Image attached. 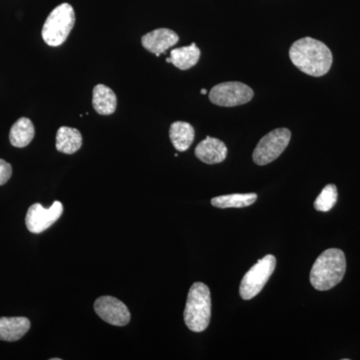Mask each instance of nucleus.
Returning a JSON list of instances; mask_svg holds the SVG:
<instances>
[{
  "label": "nucleus",
  "mask_w": 360,
  "mask_h": 360,
  "mask_svg": "<svg viewBox=\"0 0 360 360\" xmlns=\"http://www.w3.org/2000/svg\"><path fill=\"white\" fill-rule=\"evenodd\" d=\"M167 63H172V59L169 58H167Z\"/></svg>",
  "instance_id": "22"
},
{
  "label": "nucleus",
  "mask_w": 360,
  "mask_h": 360,
  "mask_svg": "<svg viewBox=\"0 0 360 360\" xmlns=\"http://www.w3.org/2000/svg\"><path fill=\"white\" fill-rule=\"evenodd\" d=\"M338 198V188L335 184H328L315 200L314 208L317 212H328L336 205Z\"/></svg>",
  "instance_id": "19"
},
{
  "label": "nucleus",
  "mask_w": 360,
  "mask_h": 360,
  "mask_svg": "<svg viewBox=\"0 0 360 360\" xmlns=\"http://www.w3.org/2000/svg\"><path fill=\"white\" fill-rule=\"evenodd\" d=\"M195 155L206 165H217L226 158L227 148L219 139L207 136L196 146Z\"/></svg>",
  "instance_id": "11"
},
{
  "label": "nucleus",
  "mask_w": 360,
  "mask_h": 360,
  "mask_svg": "<svg viewBox=\"0 0 360 360\" xmlns=\"http://www.w3.org/2000/svg\"><path fill=\"white\" fill-rule=\"evenodd\" d=\"M193 125L184 122H174L170 127L169 137L176 150L186 151L191 148L194 141Z\"/></svg>",
  "instance_id": "15"
},
{
  "label": "nucleus",
  "mask_w": 360,
  "mask_h": 360,
  "mask_svg": "<svg viewBox=\"0 0 360 360\" xmlns=\"http://www.w3.org/2000/svg\"><path fill=\"white\" fill-rule=\"evenodd\" d=\"M184 322L193 333H202L210 326L212 317V296L206 284L195 283L189 290Z\"/></svg>",
  "instance_id": "3"
},
{
  "label": "nucleus",
  "mask_w": 360,
  "mask_h": 360,
  "mask_svg": "<svg viewBox=\"0 0 360 360\" xmlns=\"http://www.w3.org/2000/svg\"><path fill=\"white\" fill-rule=\"evenodd\" d=\"M347 271L345 252L338 248L323 251L310 271V283L315 290L326 291L341 283Z\"/></svg>",
  "instance_id": "2"
},
{
  "label": "nucleus",
  "mask_w": 360,
  "mask_h": 360,
  "mask_svg": "<svg viewBox=\"0 0 360 360\" xmlns=\"http://www.w3.org/2000/svg\"><path fill=\"white\" fill-rule=\"evenodd\" d=\"M179 35L167 28H158L142 37L141 41L144 49L156 56L165 53L167 49L179 42Z\"/></svg>",
  "instance_id": "10"
},
{
  "label": "nucleus",
  "mask_w": 360,
  "mask_h": 360,
  "mask_svg": "<svg viewBox=\"0 0 360 360\" xmlns=\"http://www.w3.org/2000/svg\"><path fill=\"white\" fill-rule=\"evenodd\" d=\"M94 310L103 321L111 326H125L129 323L130 312L127 305L112 296H101L94 302Z\"/></svg>",
  "instance_id": "9"
},
{
  "label": "nucleus",
  "mask_w": 360,
  "mask_h": 360,
  "mask_svg": "<svg viewBox=\"0 0 360 360\" xmlns=\"http://www.w3.org/2000/svg\"><path fill=\"white\" fill-rule=\"evenodd\" d=\"M276 266V258L272 255H265L257 264L253 265L246 272L239 286L241 298L245 300H252L264 290L265 284L274 274Z\"/></svg>",
  "instance_id": "5"
},
{
  "label": "nucleus",
  "mask_w": 360,
  "mask_h": 360,
  "mask_svg": "<svg viewBox=\"0 0 360 360\" xmlns=\"http://www.w3.org/2000/svg\"><path fill=\"white\" fill-rule=\"evenodd\" d=\"M290 56L293 65L310 77H323L333 65L330 49L311 37H304L291 45Z\"/></svg>",
  "instance_id": "1"
},
{
  "label": "nucleus",
  "mask_w": 360,
  "mask_h": 360,
  "mask_svg": "<svg viewBox=\"0 0 360 360\" xmlns=\"http://www.w3.org/2000/svg\"><path fill=\"white\" fill-rule=\"evenodd\" d=\"M13 174V167L6 160H0V186L6 184Z\"/></svg>",
  "instance_id": "20"
},
{
  "label": "nucleus",
  "mask_w": 360,
  "mask_h": 360,
  "mask_svg": "<svg viewBox=\"0 0 360 360\" xmlns=\"http://www.w3.org/2000/svg\"><path fill=\"white\" fill-rule=\"evenodd\" d=\"M75 23L73 7L63 4L51 11L42 28V39L49 46H59L68 39Z\"/></svg>",
  "instance_id": "4"
},
{
  "label": "nucleus",
  "mask_w": 360,
  "mask_h": 360,
  "mask_svg": "<svg viewBox=\"0 0 360 360\" xmlns=\"http://www.w3.org/2000/svg\"><path fill=\"white\" fill-rule=\"evenodd\" d=\"M291 139L290 130L277 129L265 135L253 151V161L257 165H266L281 156Z\"/></svg>",
  "instance_id": "6"
},
{
  "label": "nucleus",
  "mask_w": 360,
  "mask_h": 360,
  "mask_svg": "<svg viewBox=\"0 0 360 360\" xmlns=\"http://www.w3.org/2000/svg\"><path fill=\"white\" fill-rule=\"evenodd\" d=\"M34 134L32 120L21 117L11 127L9 141L14 148H23L32 141Z\"/></svg>",
  "instance_id": "16"
},
{
  "label": "nucleus",
  "mask_w": 360,
  "mask_h": 360,
  "mask_svg": "<svg viewBox=\"0 0 360 360\" xmlns=\"http://www.w3.org/2000/svg\"><path fill=\"white\" fill-rule=\"evenodd\" d=\"M252 97L253 90L238 82H222L212 87L210 92V101L224 108H233L250 103Z\"/></svg>",
  "instance_id": "7"
},
{
  "label": "nucleus",
  "mask_w": 360,
  "mask_h": 360,
  "mask_svg": "<svg viewBox=\"0 0 360 360\" xmlns=\"http://www.w3.org/2000/svg\"><path fill=\"white\" fill-rule=\"evenodd\" d=\"M92 104L97 113L101 115H110L117 106V98L113 90L103 84H97L94 89Z\"/></svg>",
  "instance_id": "13"
},
{
  "label": "nucleus",
  "mask_w": 360,
  "mask_h": 360,
  "mask_svg": "<svg viewBox=\"0 0 360 360\" xmlns=\"http://www.w3.org/2000/svg\"><path fill=\"white\" fill-rule=\"evenodd\" d=\"M200 58V49L195 44L189 46L179 47L170 51V59L175 68L187 70L193 68Z\"/></svg>",
  "instance_id": "17"
},
{
  "label": "nucleus",
  "mask_w": 360,
  "mask_h": 360,
  "mask_svg": "<svg viewBox=\"0 0 360 360\" xmlns=\"http://www.w3.org/2000/svg\"><path fill=\"white\" fill-rule=\"evenodd\" d=\"M257 200V193H234L212 198V205L217 208H243L252 205Z\"/></svg>",
  "instance_id": "18"
},
{
  "label": "nucleus",
  "mask_w": 360,
  "mask_h": 360,
  "mask_svg": "<svg viewBox=\"0 0 360 360\" xmlns=\"http://www.w3.org/2000/svg\"><path fill=\"white\" fill-rule=\"evenodd\" d=\"M60 359H51V360H59Z\"/></svg>",
  "instance_id": "23"
},
{
  "label": "nucleus",
  "mask_w": 360,
  "mask_h": 360,
  "mask_svg": "<svg viewBox=\"0 0 360 360\" xmlns=\"http://www.w3.org/2000/svg\"><path fill=\"white\" fill-rule=\"evenodd\" d=\"M30 328V321L26 317H0V340H20Z\"/></svg>",
  "instance_id": "12"
},
{
  "label": "nucleus",
  "mask_w": 360,
  "mask_h": 360,
  "mask_svg": "<svg viewBox=\"0 0 360 360\" xmlns=\"http://www.w3.org/2000/svg\"><path fill=\"white\" fill-rule=\"evenodd\" d=\"M63 205L60 201H54L49 208H44L40 203H34L28 208L25 224L32 233L39 234L46 231L58 221L63 215Z\"/></svg>",
  "instance_id": "8"
},
{
  "label": "nucleus",
  "mask_w": 360,
  "mask_h": 360,
  "mask_svg": "<svg viewBox=\"0 0 360 360\" xmlns=\"http://www.w3.org/2000/svg\"><path fill=\"white\" fill-rule=\"evenodd\" d=\"M82 146V136L79 130L63 127L56 134V149L65 155H73Z\"/></svg>",
  "instance_id": "14"
},
{
  "label": "nucleus",
  "mask_w": 360,
  "mask_h": 360,
  "mask_svg": "<svg viewBox=\"0 0 360 360\" xmlns=\"http://www.w3.org/2000/svg\"><path fill=\"white\" fill-rule=\"evenodd\" d=\"M200 94L205 96V94H207V90H206L205 89H201Z\"/></svg>",
  "instance_id": "21"
}]
</instances>
